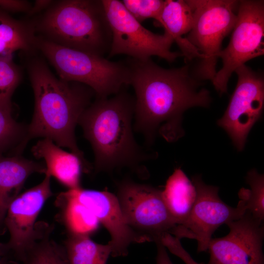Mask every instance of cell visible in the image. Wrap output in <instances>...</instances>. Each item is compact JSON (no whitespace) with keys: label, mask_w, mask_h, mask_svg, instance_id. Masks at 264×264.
I'll return each instance as SVG.
<instances>
[{"label":"cell","mask_w":264,"mask_h":264,"mask_svg":"<svg viewBox=\"0 0 264 264\" xmlns=\"http://www.w3.org/2000/svg\"><path fill=\"white\" fill-rule=\"evenodd\" d=\"M64 247L70 264H107L111 253L108 243H97L88 236L68 234Z\"/></svg>","instance_id":"obj_21"},{"label":"cell","mask_w":264,"mask_h":264,"mask_svg":"<svg viewBox=\"0 0 264 264\" xmlns=\"http://www.w3.org/2000/svg\"><path fill=\"white\" fill-rule=\"evenodd\" d=\"M52 226L43 223L40 234L26 252L23 264H70L64 246L50 238Z\"/></svg>","instance_id":"obj_22"},{"label":"cell","mask_w":264,"mask_h":264,"mask_svg":"<svg viewBox=\"0 0 264 264\" xmlns=\"http://www.w3.org/2000/svg\"><path fill=\"white\" fill-rule=\"evenodd\" d=\"M28 72L35 107L27 127V142L36 137L49 139L76 154L88 172L90 167L77 146L75 129L94 92L84 84L57 78L41 59L32 60Z\"/></svg>","instance_id":"obj_2"},{"label":"cell","mask_w":264,"mask_h":264,"mask_svg":"<svg viewBox=\"0 0 264 264\" xmlns=\"http://www.w3.org/2000/svg\"><path fill=\"white\" fill-rule=\"evenodd\" d=\"M116 197L130 226L151 242H159L176 226L161 191L152 186L126 179L119 183Z\"/></svg>","instance_id":"obj_9"},{"label":"cell","mask_w":264,"mask_h":264,"mask_svg":"<svg viewBox=\"0 0 264 264\" xmlns=\"http://www.w3.org/2000/svg\"><path fill=\"white\" fill-rule=\"evenodd\" d=\"M36 46L56 70L59 78L84 84L97 98H107L128 85L125 61L112 62L103 56L59 45L37 36Z\"/></svg>","instance_id":"obj_5"},{"label":"cell","mask_w":264,"mask_h":264,"mask_svg":"<svg viewBox=\"0 0 264 264\" xmlns=\"http://www.w3.org/2000/svg\"><path fill=\"white\" fill-rule=\"evenodd\" d=\"M4 260V258H3V257H1L0 256V264H1L3 262Z\"/></svg>","instance_id":"obj_32"},{"label":"cell","mask_w":264,"mask_h":264,"mask_svg":"<svg viewBox=\"0 0 264 264\" xmlns=\"http://www.w3.org/2000/svg\"><path fill=\"white\" fill-rule=\"evenodd\" d=\"M226 224L228 234L209 242L207 264H264V222L246 211L238 220Z\"/></svg>","instance_id":"obj_13"},{"label":"cell","mask_w":264,"mask_h":264,"mask_svg":"<svg viewBox=\"0 0 264 264\" xmlns=\"http://www.w3.org/2000/svg\"><path fill=\"white\" fill-rule=\"evenodd\" d=\"M193 11L187 0H166L156 25L163 27L164 32L174 39L187 60L201 57L198 51L183 36L192 29Z\"/></svg>","instance_id":"obj_17"},{"label":"cell","mask_w":264,"mask_h":264,"mask_svg":"<svg viewBox=\"0 0 264 264\" xmlns=\"http://www.w3.org/2000/svg\"><path fill=\"white\" fill-rule=\"evenodd\" d=\"M246 181L250 189L241 188L238 192L240 202L256 219L264 220V177L255 169L249 171Z\"/></svg>","instance_id":"obj_23"},{"label":"cell","mask_w":264,"mask_h":264,"mask_svg":"<svg viewBox=\"0 0 264 264\" xmlns=\"http://www.w3.org/2000/svg\"><path fill=\"white\" fill-rule=\"evenodd\" d=\"M7 260L6 259L4 258V260L3 262L1 264H7Z\"/></svg>","instance_id":"obj_33"},{"label":"cell","mask_w":264,"mask_h":264,"mask_svg":"<svg viewBox=\"0 0 264 264\" xmlns=\"http://www.w3.org/2000/svg\"><path fill=\"white\" fill-rule=\"evenodd\" d=\"M134 105V97L123 88L110 98H96L81 115L78 124L92 148L96 172L135 169L150 158L133 134Z\"/></svg>","instance_id":"obj_3"},{"label":"cell","mask_w":264,"mask_h":264,"mask_svg":"<svg viewBox=\"0 0 264 264\" xmlns=\"http://www.w3.org/2000/svg\"><path fill=\"white\" fill-rule=\"evenodd\" d=\"M40 36L66 47L103 56L112 33L102 0L54 2L36 24Z\"/></svg>","instance_id":"obj_4"},{"label":"cell","mask_w":264,"mask_h":264,"mask_svg":"<svg viewBox=\"0 0 264 264\" xmlns=\"http://www.w3.org/2000/svg\"><path fill=\"white\" fill-rule=\"evenodd\" d=\"M235 72L237 86L218 124L227 133L236 148L242 151L250 131L263 112L264 81L260 74L245 65Z\"/></svg>","instance_id":"obj_12"},{"label":"cell","mask_w":264,"mask_h":264,"mask_svg":"<svg viewBox=\"0 0 264 264\" xmlns=\"http://www.w3.org/2000/svg\"><path fill=\"white\" fill-rule=\"evenodd\" d=\"M39 184L20 194L7 211L4 224L9 233L6 243H0V256L7 260L9 256L22 262L41 230L43 222H36L46 200L53 193L51 176L45 174Z\"/></svg>","instance_id":"obj_11"},{"label":"cell","mask_w":264,"mask_h":264,"mask_svg":"<svg viewBox=\"0 0 264 264\" xmlns=\"http://www.w3.org/2000/svg\"><path fill=\"white\" fill-rule=\"evenodd\" d=\"M32 5L25 0H0V9L8 13H27Z\"/></svg>","instance_id":"obj_28"},{"label":"cell","mask_w":264,"mask_h":264,"mask_svg":"<svg viewBox=\"0 0 264 264\" xmlns=\"http://www.w3.org/2000/svg\"><path fill=\"white\" fill-rule=\"evenodd\" d=\"M22 77L12 56H0V110L5 113L12 115V97Z\"/></svg>","instance_id":"obj_24"},{"label":"cell","mask_w":264,"mask_h":264,"mask_svg":"<svg viewBox=\"0 0 264 264\" xmlns=\"http://www.w3.org/2000/svg\"><path fill=\"white\" fill-rule=\"evenodd\" d=\"M159 242L171 253L179 257L186 264H203L196 262L182 247L180 240L170 233L164 234Z\"/></svg>","instance_id":"obj_27"},{"label":"cell","mask_w":264,"mask_h":264,"mask_svg":"<svg viewBox=\"0 0 264 264\" xmlns=\"http://www.w3.org/2000/svg\"><path fill=\"white\" fill-rule=\"evenodd\" d=\"M7 264H19L18 262L13 260H8L7 262Z\"/></svg>","instance_id":"obj_31"},{"label":"cell","mask_w":264,"mask_h":264,"mask_svg":"<svg viewBox=\"0 0 264 264\" xmlns=\"http://www.w3.org/2000/svg\"><path fill=\"white\" fill-rule=\"evenodd\" d=\"M54 2V1L51 0H36L27 14L28 16H33L44 10H46Z\"/></svg>","instance_id":"obj_29"},{"label":"cell","mask_w":264,"mask_h":264,"mask_svg":"<svg viewBox=\"0 0 264 264\" xmlns=\"http://www.w3.org/2000/svg\"><path fill=\"white\" fill-rule=\"evenodd\" d=\"M80 203L96 217L110 236L108 243L111 248V256L124 257L133 243L151 242L147 237L132 229L127 223L116 196L106 191L85 189L79 187L68 189Z\"/></svg>","instance_id":"obj_14"},{"label":"cell","mask_w":264,"mask_h":264,"mask_svg":"<svg viewBox=\"0 0 264 264\" xmlns=\"http://www.w3.org/2000/svg\"><path fill=\"white\" fill-rule=\"evenodd\" d=\"M112 33L109 57L125 54L138 60L157 56L169 62L179 56L180 52L171 50L173 37L164 32L154 33L143 27L126 9L121 0H102Z\"/></svg>","instance_id":"obj_7"},{"label":"cell","mask_w":264,"mask_h":264,"mask_svg":"<svg viewBox=\"0 0 264 264\" xmlns=\"http://www.w3.org/2000/svg\"><path fill=\"white\" fill-rule=\"evenodd\" d=\"M44 164L20 155H0V234L5 232L4 221L12 201L20 194L27 178L34 173H45Z\"/></svg>","instance_id":"obj_15"},{"label":"cell","mask_w":264,"mask_h":264,"mask_svg":"<svg viewBox=\"0 0 264 264\" xmlns=\"http://www.w3.org/2000/svg\"><path fill=\"white\" fill-rule=\"evenodd\" d=\"M34 24L13 18L0 9V56H12L18 50L36 48Z\"/></svg>","instance_id":"obj_19"},{"label":"cell","mask_w":264,"mask_h":264,"mask_svg":"<svg viewBox=\"0 0 264 264\" xmlns=\"http://www.w3.org/2000/svg\"><path fill=\"white\" fill-rule=\"evenodd\" d=\"M164 1L162 0H123L129 12L140 23L147 19L158 20Z\"/></svg>","instance_id":"obj_26"},{"label":"cell","mask_w":264,"mask_h":264,"mask_svg":"<svg viewBox=\"0 0 264 264\" xmlns=\"http://www.w3.org/2000/svg\"><path fill=\"white\" fill-rule=\"evenodd\" d=\"M192 182L197 192L194 204L186 220L176 225L170 234L179 240H196L199 253L207 250L212 235L220 226L238 220L246 210L239 202L233 207L223 202L219 196V188L205 183L200 176H194Z\"/></svg>","instance_id":"obj_10"},{"label":"cell","mask_w":264,"mask_h":264,"mask_svg":"<svg viewBox=\"0 0 264 264\" xmlns=\"http://www.w3.org/2000/svg\"><path fill=\"white\" fill-rule=\"evenodd\" d=\"M31 151L36 158L44 160L45 174L53 176L69 189L81 187V173L86 171L76 154L64 150L47 138L39 140Z\"/></svg>","instance_id":"obj_16"},{"label":"cell","mask_w":264,"mask_h":264,"mask_svg":"<svg viewBox=\"0 0 264 264\" xmlns=\"http://www.w3.org/2000/svg\"><path fill=\"white\" fill-rule=\"evenodd\" d=\"M232 31L228 45L219 55L222 66L212 81L220 94L226 92L229 78L238 67L264 54V1L239 0Z\"/></svg>","instance_id":"obj_8"},{"label":"cell","mask_w":264,"mask_h":264,"mask_svg":"<svg viewBox=\"0 0 264 264\" xmlns=\"http://www.w3.org/2000/svg\"><path fill=\"white\" fill-rule=\"evenodd\" d=\"M156 243L157 245L156 264H173L169 257L165 247L159 242Z\"/></svg>","instance_id":"obj_30"},{"label":"cell","mask_w":264,"mask_h":264,"mask_svg":"<svg viewBox=\"0 0 264 264\" xmlns=\"http://www.w3.org/2000/svg\"><path fill=\"white\" fill-rule=\"evenodd\" d=\"M27 127L16 122L9 115L0 110V155L15 149L21 153L27 143Z\"/></svg>","instance_id":"obj_25"},{"label":"cell","mask_w":264,"mask_h":264,"mask_svg":"<svg viewBox=\"0 0 264 264\" xmlns=\"http://www.w3.org/2000/svg\"><path fill=\"white\" fill-rule=\"evenodd\" d=\"M57 199L62 205L63 219L69 234L90 236L98 230L100 223L96 217L69 190L61 193Z\"/></svg>","instance_id":"obj_20"},{"label":"cell","mask_w":264,"mask_h":264,"mask_svg":"<svg viewBox=\"0 0 264 264\" xmlns=\"http://www.w3.org/2000/svg\"><path fill=\"white\" fill-rule=\"evenodd\" d=\"M193 11L191 30L185 38L201 58L196 69L197 77L212 81L224 38L232 31L237 19L239 0H188Z\"/></svg>","instance_id":"obj_6"},{"label":"cell","mask_w":264,"mask_h":264,"mask_svg":"<svg viewBox=\"0 0 264 264\" xmlns=\"http://www.w3.org/2000/svg\"><path fill=\"white\" fill-rule=\"evenodd\" d=\"M128 85L135 92L134 129L148 144L157 135L174 142L184 134L183 113L194 107H207L209 91L200 88L189 66L163 68L151 59L129 58Z\"/></svg>","instance_id":"obj_1"},{"label":"cell","mask_w":264,"mask_h":264,"mask_svg":"<svg viewBox=\"0 0 264 264\" xmlns=\"http://www.w3.org/2000/svg\"><path fill=\"white\" fill-rule=\"evenodd\" d=\"M161 195L176 225L182 224L188 217L196 199V190L192 181L180 168H176L167 180Z\"/></svg>","instance_id":"obj_18"}]
</instances>
